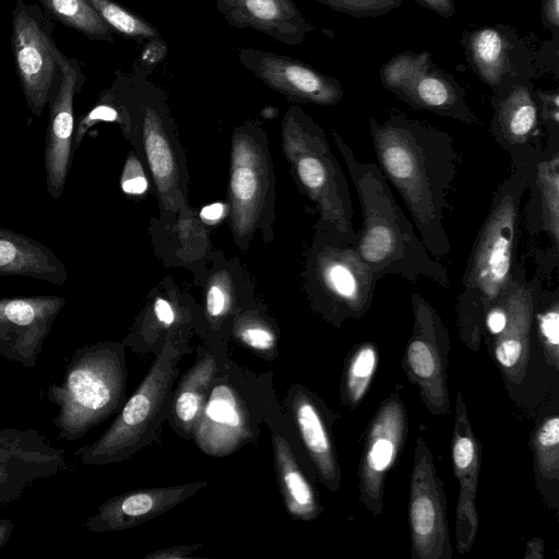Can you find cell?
<instances>
[{
	"label": "cell",
	"mask_w": 559,
	"mask_h": 559,
	"mask_svg": "<svg viewBox=\"0 0 559 559\" xmlns=\"http://www.w3.org/2000/svg\"><path fill=\"white\" fill-rule=\"evenodd\" d=\"M369 133L378 166L402 198L425 247L436 259L445 258L451 245L444 214L459 165L454 139L401 115L382 123L369 118Z\"/></svg>",
	"instance_id": "cell-1"
},
{
	"label": "cell",
	"mask_w": 559,
	"mask_h": 559,
	"mask_svg": "<svg viewBox=\"0 0 559 559\" xmlns=\"http://www.w3.org/2000/svg\"><path fill=\"white\" fill-rule=\"evenodd\" d=\"M333 138L360 203L362 225L355 248L361 260L378 280L386 275L411 282L425 278L449 288L447 267L417 236L378 164L360 162L340 134L333 132Z\"/></svg>",
	"instance_id": "cell-2"
},
{
	"label": "cell",
	"mask_w": 559,
	"mask_h": 559,
	"mask_svg": "<svg viewBox=\"0 0 559 559\" xmlns=\"http://www.w3.org/2000/svg\"><path fill=\"white\" fill-rule=\"evenodd\" d=\"M525 192V181L512 171L496 191L468 255L456 317L461 338L474 350L479 346L487 310L504 294L515 273Z\"/></svg>",
	"instance_id": "cell-3"
},
{
	"label": "cell",
	"mask_w": 559,
	"mask_h": 559,
	"mask_svg": "<svg viewBox=\"0 0 559 559\" xmlns=\"http://www.w3.org/2000/svg\"><path fill=\"white\" fill-rule=\"evenodd\" d=\"M127 370L123 348L102 342L80 347L71 355L60 384L51 383L48 401L59 407L52 419L58 438L82 439L121 406Z\"/></svg>",
	"instance_id": "cell-4"
},
{
	"label": "cell",
	"mask_w": 559,
	"mask_h": 559,
	"mask_svg": "<svg viewBox=\"0 0 559 559\" xmlns=\"http://www.w3.org/2000/svg\"><path fill=\"white\" fill-rule=\"evenodd\" d=\"M180 357L167 342L109 428L95 442L75 451L84 465L120 463L153 440L171 406Z\"/></svg>",
	"instance_id": "cell-5"
},
{
	"label": "cell",
	"mask_w": 559,
	"mask_h": 559,
	"mask_svg": "<svg viewBox=\"0 0 559 559\" xmlns=\"http://www.w3.org/2000/svg\"><path fill=\"white\" fill-rule=\"evenodd\" d=\"M287 121L302 144L296 162L297 175L319 204L324 229L355 242L358 231L353 226L348 183L323 131L297 107L289 109Z\"/></svg>",
	"instance_id": "cell-6"
},
{
	"label": "cell",
	"mask_w": 559,
	"mask_h": 559,
	"mask_svg": "<svg viewBox=\"0 0 559 559\" xmlns=\"http://www.w3.org/2000/svg\"><path fill=\"white\" fill-rule=\"evenodd\" d=\"M412 334L402 359L408 380L417 385L426 408L432 415L450 411L448 362L450 336L438 311L420 294L411 298Z\"/></svg>",
	"instance_id": "cell-7"
},
{
	"label": "cell",
	"mask_w": 559,
	"mask_h": 559,
	"mask_svg": "<svg viewBox=\"0 0 559 559\" xmlns=\"http://www.w3.org/2000/svg\"><path fill=\"white\" fill-rule=\"evenodd\" d=\"M316 255V282L334 320L361 318L370 308L378 277L361 260L355 242L323 230Z\"/></svg>",
	"instance_id": "cell-8"
},
{
	"label": "cell",
	"mask_w": 559,
	"mask_h": 559,
	"mask_svg": "<svg viewBox=\"0 0 559 559\" xmlns=\"http://www.w3.org/2000/svg\"><path fill=\"white\" fill-rule=\"evenodd\" d=\"M409 488L412 558L452 559L447 497L423 436L416 439Z\"/></svg>",
	"instance_id": "cell-9"
},
{
	"label": "cell",
	"mask_w": 559,
	"mask_h": 559,
	"mask_svg": "<svg viewBox=\"0 0 559 559\" xmlns=\"http://www.w3.org/2000/svg\"><path fill=\"white\" fill-rule=\"evenodd\" d=\"M407 430L405 405L400 394L393 392L368 426L358 469L359 500L373 516L382 513L386 475L403 451Z\"/></svg>",
	"instance_id": "cell-10"
},
{
	"label": "cell",
	"mask_w": 559,
	"mask_h": 559,
	"mask_svg": "<svg viewBox=\"0 0 559 559\" xmlns=\"http://www.w3.org/2000/svg\"><path fill=\"white\" fill-rule=\"evenodd\" d=\"M492 107L490 133L525 181L546 143L537 95L528 82L513 84L495 93Z\"/></svg>",
	"instance_id": "cell-11"
},
{
	"label": "cell",
	"mask_w": 559,
	"mask_h": 559,
	"mask_svg": "<svg viewBox=\"0 0 559 559\" xmlns=\"http://www.w3.org/2000/svg\"><path fill=\"white\" fill-rule=\"evenodd\" d=\"M66 452L34 428L0 429V504L66 468Z\"/></svg>",
	"instance_id": "cell-12"
},
{
	"label": "cell",
	"mask_w": 559,
	"mask_h": 559,
	"mask_svg": "<svg viewBox=\"0 0 559 559\" xmlns=\"http://www.w3.org/2000/svg\"><path fill=\"white\" fill-rule=\"evenodd\" d=\"M543 284L540 275L527 277L516 265L514 276L500 297L506 310V323L500 333L491 336V349L509 381L521 382L530 358L534 316Z\"/></svg>",
	"instance_id": "cell-13"
},
{
	"label": "cell",
	"mask_w": 559,
	"mask_h": 559,
	"mask_svg": "<svg viewBox=\"0 0 559 559\" xmlns=\"http://www.w3.org/2000/svg\"><path fill=\"white\" fill-rule=\"evenodd\" d=\"M66 304L60 296L0 298V355L33 368Z\"/></svg>",
	"instance_id": "cell-14"
},
{
	"label": "cell",
	"mask_w": 559,
	"mask_h": 559,
	"mask_svg": "<svg viewBox=\"0 0 559 559\" xmlns=\"http://www.w3.org/2000/svg\"><path fill=\"white\" fill-rule=\"evenodd\" d=\"M240 63L259 80L290 100L321 106L343 97L342 84L302 60L253 48H238Z\"/></svg>",
	"instance_id": "cell-15"
},
{
	"label": "cell",
	"mask_w": 559,
	"mask_h": 559,
	"mask_svg": "<svg viewBox=\"0 0 559 559\" xmlns=\"http://www.w3.org/2000/svg\"><path fill=\"white\" fill-rule=\"evenodd\" d=\"M454 474L459 480L455 540L459 554L471 550L478 532L476 492L480 472L481 447L474 435L461 391L455 400V418L451 440Z\"/></svg>",
	"instance_id": "cell-16"
},
{
	"label": "cell",
	"mask_w": 559,
	"mask_h": 559,
	"mask_svg": "<svg viewBox=\"0 0 559 559\" xmlns=\"http://www.w3.org/2000/svg\"><path fill=\"white\" fill-rule=\"evenodd\" d=\"M56 64L61 70V83L50 105L49 123L44 151L46 187L51 198L61 197L71 167V139L74 128L73 98L80 80V67L53 48Z\"/></svg>",
	"instance_id": "cell-17"
},
{
	"label": "cell",
	"mask_w": 559,
	"mask_h": 559,
	"mask_svg": "<svg viewBox=\"0 0 559 559\" xmlns=\"http://www.w3.org/2000/svg\"><path fill=\"white\" fill-rule=\"evenodd\" d=\"M55 47L34 17L24 10H15L12 32L15 68L27 105L36 116L41 115L49 98L56 70Z\"/></svg>",
	"instance_id": "cell-18"
},
{
	"label": "cell",
	"mask_w": 559,
	"mask_h": 559,
	"mask_svg": "<svg viewBox=\"0 0 559 559\" xmlns=\"http://www.w3.org/2000/svg\"><path fill=\"white\" fill-rule=\"evenodd\" d=\"M530 193L525 210L526 228L547 237L544 262L557 265L559 255V134L546 135L544 150L525 179Z\"/></svg>",
	"instance_id": "cell-19"
},
{
	"label": "cell",
	"mask_w": 559,
	"mask_h": 559,
	"mask_svg": "<svg viewBox=\"0 0 559 559\" xmlns=\"http://www.w3.org/2000/svg\"><path fill=\"white\" fill-rule=\"evenodd\" d=\"M206 486L207 481H194L128 491L105 501L84 526L93 533L128 530L165 513Z\"/></svg>",
	"instance_id": "cell-20"
},
{
	"label": "cell",
	"mask_w": 559,
	"mask_h": 559,
	"mask_svg": "<svg viewBox=\"0 0 559 559\" xmlns=\"http://www.w3.org/2000/svg\"><path fill=\"white\" fill-rule=\"evenodd\" d=\"M213 1L229 26L252 28L284 45H299L314 31L293 0Z\"/></svg>",
	"instance_id": "cell-21"
},
{
	"label": "cell",
	"mask_w": 559,
	"mask_h": 559,
	"mask_svg": "<svg viewBox=\"0 0 559 559\" xmlns=\"http://www.w3.org/2000/svg\"><path fill=\"white\" fill-rule=\"evenodd\" d=\"M462 45L471 67L495 93L513 84L527 82L515 74V58L524 53L514 32L503 25L466 33Z\"/></svg>",
	"instance_id": "cell-22"
},
{
	"label": "cell",
	"mask_w": 559,
	"mask_h": 559,
	"mask_svg": "<svg viewBox=\"0 0 559 559\" xmlns=\"http://www.w3.org/2000/svg\"><path fill=\"white\" fill-rule=\"evenodd\" d=\"M195 436L199 447L211 455L227 454L247 438L242 405L231 388L221 384L210 392Z\"/></svg>",
	"instance_id": "cell-23"
},
{
	"label": "cell",
	"mask_w": 559,
	"mask_h": 559,
	"mask_svg": "<svg viewBox=\"0 0 559 559\" xmlns=\"http://www.w3.org/2000/svg\"><path fill=\"white\" fill-rule=\"evenodd\" d=\"M0 275L32 277L56 285L68 281L64 264L51 249L36 239L2 227Z\"/></svg>",
	"instance_id": "cell-24"
},
{
	"label": "cell",
	"mask_w": 559,
	"mask_h": 559,
	"mask_svg": "<svg viewBox=\"0 0 559 559\" xmlns=\"http://www.w3.org/2000/svg\"><path fill=\"white\" fill-rule=\"evenodd\" d=\"M295 420L320 480L333 491L341 485V469L332 435L314 401L305 391L294 397Z\"/></svg>",
	"instance_id": "cell-25"
},
{
	"label": "cell",
	"mask_w": 559,
	"mask_h": 559,
	"mask_svg": "<svg viewBox=\"0 0 559 559\" xmlns=\"http://www.w3.org/2000/svg\"><path fill=\"white\" fill-rule=\"evenodd\" d=\"M401 99L416 109L428 110L469 126L478 122L465 100L463 88L451 74L435 67L420 74Z\"/></svg>",
	"instance_id": "cell-26"
},
{
	"label": "cell",
	"mask_w": 559,
	"mask_h": 559,
	"mask_svg": "<svg viewBox=\"0 0 559 559\" xmlns=\"http://www.w3.org/2000/svg\"><path fill=\"white\" fill-rule=\"evenodd\" d=\"M272 444L277 479L289 514L301 521L317 519L322 508L288 442L280 435H273Z\"/></svg>",
	"instance_id": "cell-27"
},
{
	"label": "cell",
	"mask_w": 559,
	"mask_h": 559,
	"mask_svg": "<svg viewBox=\"0 0 559 559\" xmlns=\"http://www.w3.org/2000/svg\"><path fill=\"white\" fill-rule=\"evenodd\" d=\"M216 372L215 358L205 355L186 372L173 396L176 423L187 435L192 433L198 426Z\"/></svg>",
	"instance_id": "cell-28"
},
{
	"label": "cell",
	"mask_w": 559,
	"mask_h": 559,
	"mask_svg": "<svg viewBox=\"0 0 559 559\" xmlns=\"http://www.w3.org/2000/svg\"><path fill=\"white\" fill-rule=\"evenodd\" d=\"M378 366V349L374 344L357 345L347 358L343 380L342 401L356 408L366 395Z\"/></svg>",
	"instance_id": "cell-29"
},
{
	"label": "cell",
	"mask_w": 559,
	"mask_h": 559,
	"mask_svg": "<svg viewBox=\"0 0 559 559\" xmlns=\"http://www.w3.org/2000/svg\"><path fill=\"white\" fill-rule=\"evenodd\" d=\"M63 24L91 38L112 41L111 28L87 0H39Z\"/></svg>",
	"instance_id": "cell-30"
},
{
	"label": "cell",
	"mask_w": 559,
	"mask_h": 559,
	"mask_svg": "<svg viewBox=\"0 0 559 559\" xmlns=\"http://www.w3.org/2000/svg\"><path fill=\"white\" fill-rule=\"evenodd\" d=\"M534 467L537 483H557L559 478V416L543 419L534 431Z\"/></svg>",
	"instance_id": "cell-31"
},
{
	"label": "cell",
	"mask_w": 559,
	"mask_h": 559,
	"mask_svg": "<svg viewBox=\"0 0 559 559\" xmlns=\"http://www.w3.org/2000/svg\"><path fill=\"white\" fill-rule=\"evenodd\" d=\"M432 67L429 52L404 51L381 67V83L401 99L415 80Z\"/></svg>",
	"instance_id": "cell-32"
},
{
	"label": "cell",
	"mask_w": 559,
	"mask_h": 559,
	"mask_svg": "<svg viewBox=\"0 0 559 559\" xmlns=\"http://www.w3.org/2000/svg\"><path fill=\"white\" fill-rule=\"evenodd\" d=\"M106 24L140 44L159 38V31L143 17L111 0H87Z\"/></svg>",
	"instance_id": "cell-33"
},
{
	"label": "cell",
	"mask_w": 559,
	"mask_h": 559,
	"mask_svg": "<svg viewBox=\"0 0 559 559\" xmlns=\"http://www.w3.org/2000/svg\"><path fill=\"white\" fill-rule=\"evenodd\" d=\"M534 325L549 365L559 366V292L543 288L534 316Z\"/></svg>",
	"instance_id": "cell-34"
},
{
	"label": "cell",
	"mask_w": 559,
	"mask_h": 559,
	"mask_svg": "<svg viewBox=\"0 0 559 559\" xmlns=\"http://www.w3.org/2000/svg\"><path fill=\"white\" fill-rule=\"evenodd\" d=\"M144 140L146 156L155 178L166 181L173 174L174 158L162 131L159 116L150 105L144 106Z\"/></svg>",
	"instance_id": "cell-35"
},
{
	"label": "cell",
	"mask_w": 559,
	"mask_h": 559,
	"mask_svg": "<svg viewBox=\"0 0 559 559\" xmlns=\"http://www.w3.org/2000/svg\"><path fill=\"white\" fill-rule=\"evenodd\" d=\"M260 180L251 162H245L243 151L235 152L231 192L237 205L247 207L259 197Z\"/></svg>",
	"instance_id": "cell-36"
},
{
	"label": "cell",
	"mask_w": 559,
	"mask_h": 559,
	"mask_svg": "<svg viewBox=\"0 0 559 559\" xmlns=\"http://www.w3.org/2000/svg\"><path fill=\"white\" fill-rule=\"evenodd\" d=\"M354 17H379L397 9L402 0H314Z\"/></svg>",
	"instance_id": "cell-37"
},
{
	"label": "cell",
	"mask_w": 559,
	"mask_h": 559,
	"mask_svg": "<svg viewBox=\"0 0 559 559\" xmlns=\"http://www.w3.org/2000/svg\"><path fill=\"white\" fill-rule=\"evenodd\" d=\"M167 53V44L162 37L146 40L140 57L134 63L133 74L145 79L166 58Z\"/></svg>",
	"instance_id": "cell-38"
},
{
	"label": "cell",
	"mask_w": 559,
	"mask_h": 559,
	"mask_svg": "<svg viewBox=\"0 0 559 559\" xmlns=\"http://www.w3.org/2000/svg\"><path fill=\"white\" fill-rule=\"evenodd\" d=\"M540 119L548 134H559V94L557 91L536 92Z\"/></svg>",
	"instance_id": "cell-39"
},
{
	"label": "cell",
	"mask_w": 559,
	"mask_h": 559,
	"mask_svg": "<svg viewBox=\"0 0 559 559\" xmlns=\"http://www.w3.org/2000/svg\"><path fill=\"white\" fill-rule=\"evenodd\" d=\"M238 336L247 346L260 352L272 350L276 344L274 334L260 324H247L241 326L238 330Z\"/></svg>",
	"instance_id": "cell-40"
},
{
	"label": "cell",
	"mask_w": 559,
	"mask_h": 559,
	"mask_svg": "<svg viewBox=\"0 0 559 559\" xmlns=\"http://www.w3.org/2000/svg\"><path fill=\"white\" fill-rule=\"evenodd\" d=\"M542 21L544 26L550 28L557 36L559 31V0H543Z\"/></svg>",
	"instance_id": "cell-41"
},
{
	"label": "cell",
	"mask_w": 559,
	"mask_h": 559,
	"mask_svg": "<svg viewBox=\"0 0 559 559\" xmlns=\"http://www.w3.org/2000/svg\"><path fill=\"white\" fill-rule=\"evenodd\" d=\"M226 306V299L224 292L222 288L217 285H212L209 288L207 296H206V310L210 316L212 317H218L221 316Z\"/></svg>",
	"instance_id": "cell-42"
},
{
	"label": "cell",
	"mask_w": 559,
	"mask_h": 559,
	"mask_svg": "<svg viewBox=\"0 0 559 559\" xmlns=\"http://www.w3.org/2000/svg\"><path fill=\"white\" fill-rule=\"evenodd\" d=\"M121 187L126 193L141 194L146 190L147 181L140 171L136 175H131V173L126 169L122 177Z\"/></svg>",
	"instance_id": "cell-43"
},
{
	"label": "cell",
	"mask_w": 559,
	"mask_h": 559,
	"mask_svg": "<svg viewBox=\"0 0 559 559\" xmlns=\"http://www.w3.org/2000/svg\"><path fill=\"white\" fill-rule=\"evenodd\" d=\"M420 5L430 9L442 17L450 19L455 14L453 0H415Z\"/></svg>",
	"instance_id": "cell-44"
},
{
	"label": "cell",
	"mask_w": 559,
	"mask_h": 559,
	"mask_svg": "<svg viewBox=\"0 0 559 559\" xmlns=\"http://www.w3.org/2000/svg\"><path fill=\"white\" fill-rule=\"evenodd\" d=\"M119 119V112L112 106L100 104L96 106L83 120V122H93L97 120L116 121Z\"/></svg>",
	"instance_id": "cell-45"
},
{
	"label": "cell",
	"mask_w": 559,
	"mask_h": 559,
	"mask_svg": "<svg viewBox=\"0 0 559 559\" xmlns=\"http://www.w3.org/2000/svg\"><path fill=\"white\" fill-rule=\"evenodd\" d=\"M198 545L194 546H183V547H173L169 549L158 550L156 552L150 554L146 558H155V559H169V558H185L188 556V552L198 548Z\"/></svg>",
	"instance_id": "cell-46"
},
{
	"label": "cell",
	"mask_w": 559,
	"mask_h": 559,
	"mask_svg": "<svg viewBox=\"0 0 559 559\" xmlns=\"http://www.w3.org/2000/svg\"><path fill=\"white\" fill-rule=\"evenodd\" d=\"M154 312L159 322L166 325H169L174 322V311L166 300L157 299L154 305Z\"/></svg>",
	"instance_id": "cell-47"
},
{
	"label": "cell",
	"mask_w": 559,
	"mask_h": 559,
	"mask_svg": "<svg viewBox=\"0 0 559 559\" xmlns=\"http://www.w3.org/2000/svg\"><path fill=\"white\" fill-rule=\"evenodd\" d=\"M224 214V204L214 203L204 206L201 211V217L207 222H217Z\"/></svg>",
	"instance_id": "cell-48"
},
{
	"label": "cell",
	"mask_w": 559,
	"mask_h": 559,
	"mask_svg": "<svg viewBox=\"0 0 559 559\" xmlns=\"http://www.w3.org/2000/svg\"><path fill=\"white\" fill-rule=\"evenodd\" d=\"M13 528L14 524L11 519H0V549L9 540Z\"/></svg>",
	"instance_id": "cell-49"
},
{
	"label": "cell",
	"mask_w": 559,
	"mask_h": 559,
	"mask_svg": "<svg viewBox=\"0 0 559 559\" xmlns=\"http://www.w3.org/2000/svg\"><path fill=\"white\" fill-rule=\"evenodd\" d=\"M526 549H534L531 558H542L544 551V543L542 539H533L528 543Z\"/></svg>",
	"instance_id": "cell-50"
}]
</instances>
